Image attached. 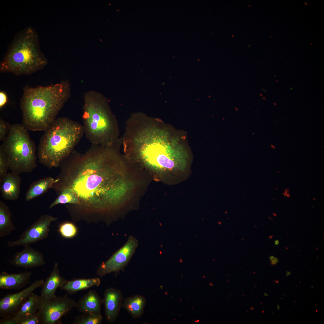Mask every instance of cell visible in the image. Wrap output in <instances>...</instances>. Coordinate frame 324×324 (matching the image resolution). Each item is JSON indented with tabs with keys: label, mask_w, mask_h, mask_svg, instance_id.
<instances>
[{
	"label": "cell",
	"mask_w": 324,
	"mask_h": 324,
	"mask_svg": "<svg viewBox=\"0 0 324 324\" xmlns=\"http://www.w3.org/2000/svg\"><path fill=\"white\" fill-rule=\"evenodd\" d=\"M59 166L58 180L52 188L56 194L64 188L73 190L80 202L74 207L83 216L98 217L115 211L134 188L114 146L92 144L82 154L74 149Z\"/></svg>",
	"instance_id": "cell-1"
},
{
	"label": "cell",
	"mask_w": 324,
	"mask_h": 324,
	"mask_svg": "<svg viewBox=\"0 0 324 324\" xmlns=\"http://www.w3.org/2000/svg\"><path fill=\"white\" fill-rule=\"evenodd\" d=\"M142 129L134 136L132 148L136 159L148 169L171 171L185 157L186 151L178 136L156 126Z\"/></svg>",
	"instance_id": "cell-2"
},
{
	"label": "cell",
	"mask_w": 324,
	"mask_h": 324,
	"mask_svg": "<svg viewBox=\"0 0 324 324\" xmlns=\"http://www.w3.org/2000/svg\"><path fill=\"white\" fill-rule=\"evenodd\" d=\"M20 99L22 124L28 130L45 131L56 119L70 96L69 82L63 80L47 86L26 85Z\"/></svg>",
	"instance_id": "cell-3"
},
{
	"label": "cell",
	"mask_w": 324,
	"mask_h": 324,
	"mask_svg": "<svg viewBox=\"0 0 324 324\" xmlns=\"http://www.w3.org/2000/svg\"><path fill=\"white\" fill-rule=\"evenodd\" d=\"M44 131L37 156L39 162L49 169L59 167L84 134L83 125L64 117L56 118Z\"/></svg>",
	"instance_id": "cell-4"
},
{
	"label": "cell",
	"mask_w": 324,
	"mask_h": 324,
	"mask_svg": "<svg viewBox=\"0 0 324 324\" xmlns=\"http://www.w3.org/2000/svg\"><path fill=\"white\" fill-rule=\"evenodd\" d=\"M82 118L84 134L92 144L110 147L118 135L117 122L106 98L94 90L84 95Z\"/></svg>",
	"instance_id": "cell-5"
},
{
	"label": "cell",
	"mask_w": 324,
	"mask_h": 324,
	"mask_svg": "<svg viewBox=\"0 0 324 324\" xmlns=\"http://www.w3.org/2000/svg\"><path fill=\"white\" fill-rule=\"evenodd\" d=\"M47 63L40 48L38 33L29 26L15 34L1 62L0 72L30 75L43 69Z\"/></svg>",
	"instance_id": "cell-6"
},
{
	"label": "cell",
	"mask_w": 324,
	"mask_h": 324,
	"mask_svg": "<svg viewBox=\"0 0 324 324\" xmlns=\"http://www.w3.org/2000/svg\"><path fill=\"white\" fill-rule=\"evenodd\" d=\"M2 145L7 155L11 172L19 174L30 173L36 167L35 144L28 130L22 124L11 125Z\"/></svg>",
	"instance_id": "cell-7"
},
{
	"label": "cell",
	"mask_w": 324,
	"mask_h": 324,
	"mask_svg": "<svg viewBox=\"0 0 324 324\" xmlns=\"http://www.w3.org/2000/svg\"><path fill=\"white\" fill-rule=\"evenodd\" d=\"M76 303L67 295L44 299L38 311L40 324H54L59 322L62 317L76 307Z\"/></svg>",
	"instance_id": "cell-8"
},
{
	"label": "cell",
	"mask_w": 324,
	"mask_h": 324,
	"mask_svg": "<svg viewBox=\"0 0 324 324\" xmlns=\"http://www.w3.org/2000/svg\"><path fill=\"white\" fill-rule=\"evenodd\" d=\"M138 245L137 240L130 236L125 244L98 266L96 274L100 277L122 270L127 265Z\"/></svg>",
	"instance_id": "cell-9"
},
{
	"label": "cell",
	"mask_w": 324,
	"mask_h": 324,
	"mask_svg": "<svg viewBox=\"0 0 324 324\" xmlns=\"http://www.w3.org/2000/svg\"><path fill=\"white\" fill-rule=\"evenodd\" d=\"M57 219L47 214L41 215L23 232L18 239L8 242V246H24L46 238L49 236L51 224Z\"/></svg>",
	"instance_id": "cell-10"
},
{
	"label": "cell",
	"mask_w": 324,
	"mask_h": 324,
	"mask_svg": "<svg viewBox=\"0 0 324 324\" xmlns=\"http://www.w3.org/2000/svg\"><path fill=\"white\" fill-rule=\"evenodd\" d=\"M43 279L37 280L21 291L9 294L0 300V315L3 317L14 315L21 305L36 289L42 286Z\"/></svg>",
	"instance_id": "cell-11"
},
{
	"label": "cell",
	"mask_w": 324,
	"mask_h": 324,
	"mask_svg": "<svg viewBox=\"0 0 324 324\" xmlns=\"http://www.w3.org/2000/svg\"><path fill=\"white\" fill-rule=\"evenodd\" d=\"M10 263L15 266L27 269L43 266L46 262L42 253L28 245L14 254Z\"/></svg>",
	"instance_id": "cell-12"
},
{
	"label": "cell",
	"mask_w": 324,
	"mask_h": 324,
	"mask_svg": "<svg viewBox=\"0 0 324 324\" xmlns=\"http://www.w3.org/2000/svg\"><path fill=\"white\" fill-rule=\"evenodd\" d=\"M123 295L119 290L110 287L105 290L103 300L105 316L108 322H114L118 316L122 306Z\"/></svg>",
	"instance_id": "cell-13"
},
{
	"label": "cell",
	"mask_w": 324,
	"mask_h": 324,
	"mask_svg": "<svg viewBox=\"0 0 324 324\" xmlns=\"http://www.w3.org/2000/svg\"><path fill=\"white\" fill-rule=\"evenodd\" d=\"M20 174L11 172L0 179V191L5 200H16L18 198L21 181Z\"/></svg>",
	"instance_id": "cell-14"
},
{
	"label": "cell",
	"mask_w": 324,
	"mask_h": 324,
	"mask_svg": "<svg viewBox=\"0 0 324 324\" xmlns=\"http://www.w3.org/2000/svg\"><path fill=\"white\" fill-rule=\"evenodd\" d=\"M31 274V271L11 274L3 272L0 274V288L19 290L29 282Z\"/></svg>",
	"instance_id": "cell-15"
},
{
	"label": "cell",
	"mask_w": 324,
	"mask_h": 324,
	"mask_svg": "<svg viewBox=\"0 0 324 324\" xmlns=\"http://www.w3.org/2000/svg\"><path fill=\"white\" fill-rule=\"evenodd\" d=\"M58 266V263L55 262L50 275L42 286L40 295L44 299L55 296L57 289L63 286L67 280L61 275Z\"/></svg>",
	"instance_id": "cell-16"
},
{
	"label": "cell",
	"mask_w": 324,
	"mask_h": 324,
	"mask_svg": "<svg viewBox=\"0 0 324 324\" xmlns=\"http://www.w3.org/2000/svg\"><path fill=\"white\" fill-rule=\"evenodd\" d=\"M102 300L94 290H90L76 303V307L82 313H101Z\"/></svg>",
	"instance_id": "cell-17"
},
{
	"label": "cell",
	"mask_w": 324,
	"mask_h": 324,
	"mask_svg": "<svg viewBox=\"0 0 324 324\" xmlns=\"http://www.w3.org/2000/svg\"><path fill=\"white\" fill-rule=\"evenodd\" d=\"M58 179L50 176L41 178L32 183L30 185L25 196L26 201H29L42 195L51 188Z\"/></svg>",
	"instance_id": "cell-18"
},
{
	"label": "cell",
	"mask_w": 324,
	"mask_h": 324,
	"mask_svg": "<svg viewBox=\"0 0 324 324\" xmlns=\"http://www.w3.org/2000/svg\"><path fill=\"white\" fill-rule=\"evenodd\" d=\"M44 299L33 292L21 305L13 315L18 319L24 316L36 313L41 308Z\"/></svg>",
	"instance_id": "cell-19"
},
{
	"label": "cell",
	"mask_w": 324,
	"mask_h": 324,
	"mask_svg": "<svg viewBox=\"0 0 324 324\" xmlns=\"http://www.w3.org/2000/svg\"><path fill=\"white\" fill-rule=\"evenodd\" d=\"M146 302L144 296L136 295L124 299L122 306L133 318L138 319L143 313Z\"/></svg>",
	"instance_id": "cell-20"
},
{
	"label": "cell",
	"mask_w": 324,
	"mask_h": 324,
	"mask_svg": "<svg viewBox=\"0 0 324 324\" xmlns=\"http://www.w3.org/2000/svg\"><path fill=\"white\" fill-rule=\"evenodd\" d=\"M100 282V279L98 278L76 279L67 280L60 288L71 294L93 286H98Z\"/></svg>",
	"instance_id": "cell-21"
},
{
	"label": "cell",
	"mask_w": 324,
	"mask_h": 324,
	"mask_svg": "<svg viewBox=\"0 0 324 324\" xmlns=\"http://www.w3.org/2000/svg\"><path fill=\"white\" fill-rule=\"evenodd\" d=\"M11 213L9 206L0 200V237L7 236L16 229L11 220Z\"/></svg>",
	"instance_id": "cell-22"
},
{
	"label": "cell",
	"mask_w": 324,
	"mask_h": 324,
	"mask_svg": "<svg viewBox=\"0 0 324 324\" xmlns=\"http://www.w3.org/2000/svg\"><path fill=\"white\" fill-rule=\"evenodd\" d=\"M57 197L52 203L50 208H52L59 204H68L72 206L78 205L79 200L74 191L69 188L62 189L56 194Z\"/></svg>",
	"instance_id": "cell-23"
},
{
	"label": "cell",
	"mask_w": 324,
	"mask_h": 324,
	"mask_svg": "<svg viewBox=\"0 0 324 324\" xmlns=\"http://www.w3.org/2000/svg\"><path fill=\"white\" fill-rule=\"evenodd\" d=\"M75 317L73 324H100L103 317L101 313H86Z\"/></svg>",
	"instance_id": "cell-24"
},
{
	"label": "cell",
	"mask_w": 324,
	"mask_h": 324,
	"mask_svg": "<svg viewBox=\"0 0 324 324\" xmlns=\"http://www.w3.org/2000/svg\"><path fill=\"white\" fill-rule=\"evenodd\" d=\"M58 231L63 238L68 239L71 238L76 235L78 232V229L73 223L67 221L64 222L59 225Z\"/></svg>",
	"instance_id": "cell-25"
},
{
	"label": "cell",
	"mask_w": 324,
	"mask_h": 324,
	"mask_svg": "<svg viewBox=\"0 0 324 324\" xmlns=\"http://www.w3.org/2000/svg\"><path fill=\"white\" fill-rule=\"evenodd\" d=\"M8 168L9 165L8 156L2 145L0 146V179L7 174Z\"/></svg>",
	"instance_id": "cell-26"
},
{
	"label": "cell",
	"mask_w": 324,
	"mask_h": 324,
	"mask_svg": "<svg viewBox=\"0 0 324 324\" xmlns=\"http://www.w3.org/2000/svg\"><path fill=\"white\" fill-rule=\"evenodd\" d=\"M18 324H40V316L39 312L24 316L18 318Z\"/></svg>",
	"instance_id": "cell-27"
},
{
	"label": "cell",
	"mask_w": 324,
	"mask_h": 324,
	"mask_svg": "<svg viewBox=\"0 0 324 324\" xmlns=\"http://www.w3.org/2000/svg\"><path fill=\"white\" fill-rule=\"evenodd\" d=\"M11 125L2 118H0V141H3L10 130Z\"/></svg>",
	"instance_id": "cell-28"
},
{
	"label": "cell",
	"mask_w": 324,
	"mask_h": 324,
	"mask_svg": "<svg viewBox=\"0 0 324 324\" xmlns=\"http://www.w3.org/2000/svg\"><path fill=\"white\" fill-rule=\"evenodd\" d=\"M18 319L13 316L3 317L0 321V324H18Z\"/></svg>",
	"instance_id": "cell-29"
},
{
	"label": "cell",
	"mask_w": 324,
	"mask_h": 324,
	"mask_svg": "<svg viewBox=\"0 0 324 324\" xmlns=\"http://www.w3.org/2000/svg\"><path fill=\"white\" fill-rule=\"evenodd\" d=\"M8 101L7 96L4 91L0 92V109H2L6 104Z\"/></svg>",
	"instance_id": "cell-30"
},
{
	"label": "cell",
	"mask_w": 324,
	"mask_h": 324,
	"mask_svg": "<svg viewBox=\"0 0 324 324\" xmlns=\"http://www.w3.org/2000/svg\"><path fill=\"white\" fill-rule=\"evenodd\" d=\"M269 259L270 260L271 263L272 265H275L278 262V259L273 256H271L269 257Z\"/></svg>",
	"instance_id": "cell-31"
},
{
	"label": "cell",
	"mask_w": 324,
	"mask_h": 324,
	"mask_svg": "<svg viewBox=\"0 0 324 324\" xmlns=\"http://www.w3.org/2000/svg\"><path fill=\"white\" fill-rule=\"evenodd\" d=\"M279 243V242L278 240H276L274 242V244L276 245H278Z\"/></svg>",
	"instance_id": "cell-32"
},
{
	"label": "cell",
	"mask_w": 324,
	"mask_h": 324,
	"mask_svg": "<svg viewBox=\"0 0 324 324\" xmlns=\"http://www.w3.org/2000/svg\"><path fill=\"white\" fill-rule=\"evenodd\" d=\"M290 272H288V271H287L286 272V275L287 276H288L290 275Z\"/></svg>",
	"instance_id": "cell-33"
},
{
	"label": "cell",
	"mask_w": 324,
	"mask_h": 324,
	"mask_svg": "<svg viewBox=\"0 0 324 324\" xmlns=\"http://www.w3.org/2000/svg\"><path fill=\"white\" fill-rule=\"evenodd\" d=\"M277 309H278V310H279V309H280V306H279L278 305V306H277Z\"/></svg>",
	"instance_id": "cell-34"
},
{
	"label": "cell",
	"mask_w": 324,
	"mask_h": 324,
	"mask_svg": "<svg viewBox=\"0 0 324 324\" xmlns=\"http://www.w3.org/2000/svg\"><path fill=\"white\" fill-rule=\"evenodd\" d=\"M264 295L265 296H268V295L266 293H265Z\"/></svg>",
	"instance_id": "cell-35"
},
{
	"label": "cell",
	"mask_w": 324,
	"mask_h": 324,
	"mask_svg": "<svg viewBox=\"0 0 324 324\" xmlns=\"http://www.w3.org/2000/svg\"><path fill=\"white\" fill-rule=\"evenodd\" d=\"M199 321H200V320H196H196L195 321V322H199Z\"/></svg>",
	"instance_id": "cell-36"
}]
</instances>
